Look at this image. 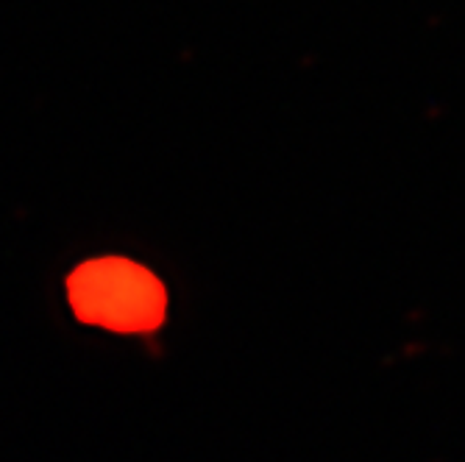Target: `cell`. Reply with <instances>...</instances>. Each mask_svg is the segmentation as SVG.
Returning <instances> with one entry per match:
<instances>
[{
	"label": "cell",
	"mask_w": 465,
	"mask_h": 462,
	"mask_svg": "<svg viewBox=\"0 0 465 462\" xmlns=\"http://www.w3.org/2000/svg\"><path fill=\"white\" fill-rule=\"evenodd\" d=\"M67 304L73 315L123 338H153L167 320L164 281L129 257H95L70 270Z\"/></svg>",
	"instance_id": "6da1fadb"
}]
</instances>
